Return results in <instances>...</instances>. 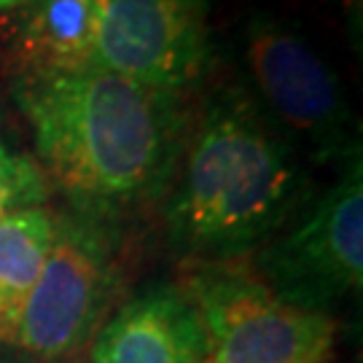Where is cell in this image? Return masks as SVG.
Instances as JSON below:
<instances>
[{"label":"cell","mask_w":363,"mask_h":363,"mask_svg":"<svg viewBox=\"0 0 363 363\" xmlns=\"http://www.w3.org/2000/svg\"><path fill=\"white\" fill-rule=\"evenodd\" d=\"M84 355L86 363H205V331L181 280L154 283L118 304Z\"/></svg>","instance_id":"obj_8"},{"label":"cell","mask_w":363,"mask_h":363,"mask_svg":"<svg viewBox=\"0 0 363 363\" xmlns=\"http://www.w3.org/2000/svg\"><path fill=\"white\" fill-rule=\"evenodd\" d=\"M54 240V210H13L0 218V345H11Z\"/></svg>","instance_id":"obj_10"},{"label":"cell","mask_w":363,"mask_h":363,"mask_svg":"<svg viewBox=\"0 0 363 363\" xmlns=\"http://www.w3.org/2000/svg\"><path fill=\"white\" fill-rule=\"evenodd\" d=\"M250 269L274 296L334 318L363 291V162L350 159L334 183L250 256Z\"/></svg>","instance_id":"obj_5"},{"label":"cell","mask_w":363,"mask_h":363,"mask_svg":"<svg viewBox=\"0 0 363 363\" xmlns=\"http://www.w3.org/2000/svg\"><path fill=\"white\" fill-rule=\"evenodd\" d=\"M247 91L310 164L361 156L358 124L337 70L286 16L253 11L240 30Z\"/></svg>","instance_id":"obj_4"},{"label":"cell","mask_w":363,"mask_h":363,"mask_svg":"<svg viewBox=\"0 0 363 363\" xmlns=\"http://www.w3.org/2000/svg\"><path fill=\"white\" fill-rule=\"evenodd\" d=\"M62 363H86V355H76V358H70V361H62Z\"/></svg>","instance_id":"obj_14"},{"label":"cell","mask_w":363,"mask_h":363,"mask_svg":"<svg viewBox=\"0 0 363 363\" xmlns=\"http://www.w3.org/2000/svg\"><path fill=\"white\" fill-rule=\"evenodd\" d=\"M210 54L205 0H103L94 65L189 94L208 76Z\"/></svg>","instance_id":"obj_7"},{"label":"cell","mask_w":363,"mask_h":363,"mask_svg":"<svg viewBox=\"0 0 363 363\" xmlns=\"http://www.w3.org/2000/svg\"><path fill=\"white\" fill-rule=\"evenodd\" d=\"M181 286L205 331V363H328L337 320L274 296L245 261L189 267Z\"/></svg>","instance_id":"obj_6"},{"label":"cell","mask_w":363,"mask_h":363,"mask_svg":"<svg viewBox=\"0 0 363 363\" xmlns=\"http://www.w3.org/2000/svg\"><path fill=\"white\" fill-rule=\"evenodd\" d=\"M103 0H35L9 30V65L16 78L94 65Z\"/></svg>","instance_id":"obj_9"},{"label":"cell","mask_w":363,"mask_h":363,"mask_svg":"<svg viewBox=\"0 0 363 363\" xmlns=\"http://www.w3.org/2000/svg\"><path fill=\"white\" fill-rule=\"evenodd\" d=\"M49 202V183L30 156L6 145L0 135V218L13 210L40 208Z\"/></svg>","instance_id":"obj_11"},{"label":"cell","mask_w":363,"mask_h":363,"mask_svg":"<svg viewBox=\"0 0 363 363\" xmlns=\"http://www.w3.org/2000/svg\"><path fill=\"white\" fill-rule=\"evenodd\" d=\"M13 97L70 210L130 223L159 205L191 116L186 94L86 65L16 78Z\"/></svg>","instance_id":"obj_1"},{"label":"cell","mask_w":363,"mask_h":363,"mask_svg":"<svg viewBox=\"0 0 363 363\" xmlns=\"http://www.w3.org/2000/svg\"><path fill=\"white\" fill-rule=\"evenodd\" d=\"M27 3H35V0H0V11H9V9H22Z\"/></svg>","instance_id":"obj_13"},{"label":"cell","mask_w":363,"mask_h":363,"mask_svg":"<svg viewBox=\"0 0 363 363\" xmlns=\"http://www.w3.org/2000/svg\"><path fill=\"white\" fill-rule=\"evenodd\" d=\"M0 363H33L25 352H19L11 345H0Z\"/></svg>","instance_id":"obj_12"},{"label":"cell","mask_w":363,"mask_h":363,"mask_svg":"<svg viewBox=\"0 0 363 363\" xmlns=\"http://www.w3.org/2000/svg\"><path fill=\"white\" fill-rule=\"evenodd\" d=\"M127 226L70 208L54 213L52 247L11 347L33 363H62L86 352L94 334L130 296L138 253Z\"/></svg>","instance_id":"obj_3"},{"label":"cell","mask_w":363,"mask_h":363,"mask_svg":"<svg viewBox=\"0 0 363 363\" xmlns=\"http://www.w3.org/2000/svg\"><path fill=\"white\" fill-rule=\"evenodd\" d=\"M312 196L310 162L232 81L191 108L156 210L164 245L189 269L250 259Z\"/></svg>","instance_id":"obj_2"}]
</instances>
